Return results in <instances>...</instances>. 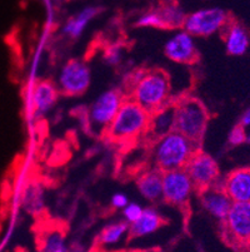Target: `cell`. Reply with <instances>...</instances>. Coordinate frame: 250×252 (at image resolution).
Listing matches in <instances>:
<instances>
[{
    "instance_id": "18",
    "label": "cell",
    "mask_w": 250,
    "mask_h": 252,
    "mask_svg": "<svg viewBox=\"0 0 250 252\" xmlns=\"http://www.w3.org/2000/svg\"><path fill=\"white\" fill-rule=\"evenodd\" d=\"M163 219L154 208H144L143 214L134 223L129 224V233L132 237L140 238L144 236L151 235L160 228L163 224Z\"/></svg>"
},
{
    "instance_id": "26",
    "label": "cell",
    "mask_w": 250,
    "mask_h": 252,
    "mask_svg": "<svg viewBox=\"0 0 250 252\" xmlns=\"http://www.w3.org/2000/svg\"><path fill=\"white\" fill-rule=\"evenodd\" d=\"M245 134H247V128L243 127L242 125L235 126L228 136L229 143L231 146H239V144L245 143Z\"/></svg>"
},
{
    "instance_id": "27",
    "label": "cell",
    "mask_w": 250,
    "mask_h": 252,
    "mask_svg": "<svg viewBox=\"0 0 250 252\" xmlns=\"http://www.w3.org/2000/svg\"><path fill=\"white\" fill-rule=\"evenodd\" d=\"M105 61L109 64H118L121 59V48L118 45H113V47H109L107 49L104 54Z\"/></svg>"
},
{
    "instance_id": "13",
    "label": "cell",
    "mask_w": 250,
    "mask_h": 252,
    "mask_svg": "<svg viewBox=\"0 0 250 252\" xmlns=\"http://www.w3.org/2000/svg\"><path fill=\"white\" fill-rule=\"evenodd\" d=\"M200 203L204 210L218 221L224 222L228 216L233 201L219 185L200 191Z\"/></svg>"
},
{
    "instance_id": "10",
    "label": "cell",
    "mask_w": 250,
    "mask_h": 252,
    "mask_svg": "<svg viewBox=\"0 0 250 252\" xmlns=\"http://www.w3.org/2000/svg\"><path fill=\"white\" fill-rule=\"evenodd\" d=\"M58 86L50 81H39L31 84L27 93V107L30 116L39 118L50 111L58 102Z\"/></svg>"
},
{
    "instance_id": "15",
    "label": "cell",
    "mask_w": 250,
    "mask_h": 252,
    "mask_svg": "<svg viewBox=\"0 0 250 252\" xmlns=\"http://www.w3.org/2000/svg\"><path fill=\"white\" fill-rule=\"evenodd\" d=\"M175 130V107L174 104H167L163 108L150 114V123L146 133H150L155 138L165 136Z\"/></svg>"
},
{
    "instance_id": "2",
    "label": "cell",
    "mask_w": 250,
    "mask_h": 252,
    "mask_svg": "<svg viewBox=\"0 0 250 252\" xmlns=\"http://www.w3.org/2000/svg\"><path fill=\"white\" fill-rule=\"evenodd\" d=\"M150 113L134 99H124L115 118L108 128L105 136L113 142L128 143L148 132Z\"/></svg>"
},
{
    "instance_id": "5",
    "label": "cell",
    "mask_w": 250,
    "mask_h": 252,
    "mask_svg": "<svg viewBox=\"0 0 250 252\" xmlns=\"http://www.w3.org/2000/svg\"><path fill=\"white\" fill-rule=\"evenodd\" d=\"M124 97L118 89L103 92L96 98L88 111V126L95 134H105L108 128L115 118Z\"/></svg>"
},
{
    "instance_id": "31",
    "label": "cell",
    "mask_w": 250,
    "mask_h": 252,
    "mask_svg": "<svg viewBox=\"0 0 250 252\" xmlns=\"http://www.w3.org/2000/svg\"><path fill=\"white\" fill-rule=\"evenodd\" d=\"M134 252H160L158 250H141V251H134Z\"/></svg>"
},
{
    "instance_id": "9",
    "label": "cell",
    "mask_w": 250,
    "mask_h": 252,
    "mask_svg": "<svg viewBox=\"0 0 250 252\" xmlns=\"http://www.w3.org/2000/svg\"><path fill=\"white\" fill-rule=\"evenodd\" d=\"M184 169L188 172L195 186V189L199 192L219 183V167L217 161L205 152L196 151Z\"/></svg>"
},
{
    "instance_id": "30",
    "label": "cell",
    "mask_w": 250,
    "mask_h": 252,
    "mask_svg": "<svg viewBox=\"0 0 250 252\" xmlns=\"http://www.w3.org/2000/svg\"><path fill=\"white\" fill-rule=\"evenodd\" d=\"M245 143L250 144V130H247V134H245Z\"/></svg>"
},
{
    "instance_id": "22",
    "label": "cell",
    "mask_w": 250,
    "mask_h": 252,
    "mask_svg": "<svg viewBox=\"0 0 250 252\" xmlns=\"http://www.w3.org/2000/svg\"><path fill=\"white\" fill-rule=\"evenodd\" d=\"M129 232V223L127 222H115V223L108 224L100 232L98 237V242L103 246H111L116 245L124 238V236Z\"/></svg>"
},
{
    "instance_id": "16",
    "label": "cell",
    "mask_w": 250,
    "mask_h": 252,
    "mask_svg": "<svg viewBox=\"0 0 250 252\" xmlns=\"http://www.w3.org/2000/svg\"><path fill=\"white\" fill-rule=\"evenodd\" d=\"M224 43H225L226 52L230 56L240 57L244 56L249 48L250 38L247 29L239 23H230L224 28Z\"/></svg>"
},
{
    "instance_id": "19",
    "label": "cell",
    "mask_w": 250,
    "mask_h": 252,
    "mask_svg": "<svg viewBox=\"0 0 250 252\" xmlns=\"http://www.w3.org/2000/svg\"><path fill=\"white\" fill-rule=\"evenodd\" d=\"M39 252H68L65 232L59 227L45 228L39 236Z\"/></svg>"
},
{
    "instance_id": "14",
    "label": "cell",
    "mask_w": 250,
    "mask_h": 252,
    "mask_svg": "<svg viewBox=\"0 0 250 252\" xmlns=\"http://www.w3.org/2000/svg\"><path fill=\"white\" fill-rule=\"evenodd\" d=\"M219 186L233 202H250V168L235 169Z\"/></svg>"
},
{
    "instance_id": "20",
    "label": "cell",
    "mask_w": 250,
    "mask_h": 252,
    "mask_svg": "<svg viewBox=\"0 0 250 252\" xmlns=\"http://www.w3.org/2000/svg\"><path fill=\"white\" fill-rule=\"evenodd\" d=\"M96 13H98V9L94 8V6L83 9L77 15H74L72 19H69L66 22L63 29L64 34H66L70 38H78L84 32V29L86 28L88 23L95 17Z\"/></svg>"
},
{
    "instance_id": "23",
    "label": "cell",
    "mask_w": 250,
    "mask_h": 252,
    "mask_svg": "<svg viewBox=\"0 0 250 252\" xmlns=\"http://www.w3.org/2000/svg\"><path fill=\"white\" fill-rule=\"evenodd\" d=\"M159 13L162 15L165 29L180 28V27L184 25L185 18H187L183 9L178 5H167L160 9Z\"/></svg>"
},
{
    "instance_id": "21",
    "label": "cell",
    "mask_w": 250,
    "mask_h": 252,
    "mask_svg": "<svg viewBox=\"0 0 250 252\" xmlns=\"http://www.w3.org/2000/svg\"><path fill=\"white\" fill-rule=\"evenodd\" d=\"M23 207L30 214H39L44 208V191L36 183L28 185L23 193Z\"/></svg>"
},
{
    "instance_id": "12",
    "label": "cell",
    "mask_w": 250,
    "mask_h": 252,
    "mask_svg": "<svg viewBox=\"0 0 250 252\" xmlns=\"http://www.w3.org/2000/svg\"><path fill=\"white\" fill-rule=\"evenodd\" d=\"M164 53L170 61L182 64L195 62L198 56L194 38L185 31L178 32L165 43Z\"/></svg>"
},
{
    "instance_id": "11",
    "label": "cell",
    "mask_w": 250,
    "mask_h": 252,
    "mask_svg": "<svg viewBox=\"0 0 250 252\" xmlns=\"http://www.w3.org/2000/svg\"><path fill=\"white\" fill-rule=\"evenodd\" d=\"M225 235L238 245L250 241V202H233L223 222Z\"/></svg>"
},
{
    "instance_id": "4",
    "label": "cell",
    "mask_w": 250,
    "mask_h": 252,
    "mask_svg": "<svg viewBox=\"0 0 250 252\" xmlns=\"http://www.w3.org/2000/svg\"><path fill=\"white\" fill-rule=\"evenodd\" d=\"M174 107L176 132L194 143H200L209 122V113L203 103L195 98L187 97L174 103Z\"/></svg>"
},
{
    "instance_id": "32",
    "label": "cell",
    "mask_w": 250,
    "mask_h": 252,
    "mask_svg": "<svg viewBox=\"0 0 250 252\" xmlns=\"http://www.w3.org/2000/svg\"><path fill=\"white\" fill-rule=\"evenodd\" d=\"M248 245H249V252H250V241L248 242Z\"/></svg>"
},
{
    "instance_id": "7",
    "label": "cell",
    "mask_w": 250,
    "mask_h": 252,
    "mask_svg": "<svg viewBox=\"0 0 250 252\" xmlns=\"http://www.w3.org/2000/svg\"><path fill=\"white\" fill-rule=\"evenodd\" d=\"M91 74L88 64L79 59H72L64 64L58 75V89L69 97L84 94L90 86Z\"/></svg>"
},
{
    "instance_id": "28",
    "label": "cell",
    "mask_w": 250,
    "mask_h": 252,
    "mask_svg": "<svg viewBox=\"0 0 250 252\" xmlns=\"http://www.w3.org/2000/svg\"><path fill=\"white\" fill-rule=\"evenodd\" d=\"M129 203V200H128V196L124 193H115L113 197H111V205H113L114 208H119V210H123L125 206Z\"/></svg>"
},
{
    "instance_id": "1",
    "label": "cell",
    "mask_w": 250,
    "mask_h": 252,
    "mask_svg": "<svg viewBox=\"0 0 250 252\" xmlns=\"http://www.w3.org/2000/svg\"><path fill=\"white\" fill-rule=\"evenodd\" d=\"M132 99L140 104L149 113L169 104L170 98V82L168 75L162 70H139L132 78Z\"/></svg>"
},
{
    "instance_id": "6",
    "label": "cell",
    "mask_w": 250,
    "mask_h": 252,
    "mask_svg": "<svg viewBox=\"0 0 250 252\" xmlns=\"http://www.w3.org/2000/svg\"><path fill=\"white\" fill-rule=\"evenodd\" d=\"M228 24V14L220 8H208L194 11L185 18V32L193 36H210L224 29Z\"/></svg>"
},
{
    "instance_id": "8",
    "label": "cell",
    "mask_w": 250,
    "mask_h": 252,
    "mask_svg": "<svg viewBox=\"0 0 250 252\" xmlns=\"http://www.w3.org/2000/svg\"><path fill=\"white\" fill-rule=\"evenodd\" d=\"M195 191V186L184 168L163 172V198L170 205L184 207Z\"/></svg>"
},
{
    "instance_id": "24",
    "label": "cell",
    "mask_w": 250,
    "mask_h": 252,
    "mask_svg": "<svg viewBox=\"0 0 250 252\" xmlns=\"http://www.w3.org/2000/svg\"><path fill=\"white\" fill-rule=\"evenodd\" d=\"M137 25L138 27H145V28H165L159 10L148 11L143 14L137 20Z\"/></svg>"
},
{
    "instance_id": "29",
    "label": "cell",
    "mask_w": 250,
    "mask_h": 252,
    "mask_svg": "<svg viewBox=\"0 0 250 252\" xmlns=\"http://www.w3.org/2000/svg\"><path fill=\"white\" fill-rule=\"evenodd\" d=\"M240 125H242L244 128L250 127V108L247 109V111L244 112L242 119H240Z\"/></svg>"
},
{
    "instance_id": "3",
    "label": "cell",
    "mask_w": 250,
    "mask_h": 252,
    "mask_svg": "<svg viewBox=\"0 0 250 252\" xmlns=\"http://www.w3.org/2000/svg\"><path fill=\"white\" fill-rule=\"evenodd\" d=\"M196 146L198 144L176 130L160 137L153 147V159L157 166L155 168L162 172L184 168L192 156L198 151Z\"/></svg>"
},
{
    "instance_id": "17",
    "label": "cell",
    "mask_w": 250,
    "mask_h": 252,
    "mask_svg": "<svg viewBox=\"0 0 250 252\" xmlns=\"http://www.w3.org/2000/svg\"><path fill=\"white\" fill-rule=\"evenodd\" d=\"M138 191L150 202L163 198V172L158 168L148 169L137 178Z\"/></svg>"
},
{
    "instance_id": "25",
    "label": "cell",
    "mask_w": 250,
    "mask_h": 252,
    "mask_svg": "<svg viewBox=\"0 0 250 252\" xmlns=\"http://www.w3.org/2000/svg\"><path fill=\"white\" fill-rule=\"evenodd\" d=\"M144 208L137 202H129L125 207L123 208V216L125 219V222L129 224L134 223L139 217L143 214Z\"/></svg>"
}]
</instances>
